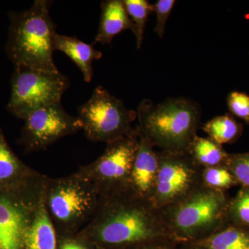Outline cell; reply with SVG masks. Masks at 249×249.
<instances>
[{
	"label": "cell",
	"instance_id": "4fadbf2b",
	"mask_svg": "<svg viewBox=\"0 0 249 249\" xmlns=\"http://www.w3.org/2000/svg\"><path fill=\"white\" fill-rule=\"evenodd\" d=\"M101 17L97 34L93 45H111L113 38L124 30L134 33L131 21L122 0H106L101 3Z\"/></svg>",
	"mask_w": 249,
	"mask_h": 249
},
{
	"label": "cell",
	"instance_id": "d6986e66",
	"mask_svg": "<svg viewBox=\"0 0 249 249\" xmlns=\"http://www.w3.org/2000/svg\"><path fill=\"white\" fill-rule=\"evenodd\" d=\"M124 8L134 26L137 49L142 47L149 16L153 12V4L147 0H123Z\"/></svg>",
	"mask_w": 249,
	"mask_h": 249
},
{
	"label": "cell",
	"instance_id": "2e32d148",
	"mask_svg": "<svg viewBox=\"0 0 249 249\" xmlns=\"http://www.w3.org/2000/svg\"><path fill=\"white\" fill-rule=\"evenodd\" d=\"M36 173L18 160L0 129V188L22 182Z\"/></svg>",
	"mask_w": 249,
	"mask_h": 249
},
{
	"label": "cell",
	"instance_id": "7402d4cb",
	"mask_svg": "<svg viewBox=\"0 0 249 249\" xmlns=\"http://www.w3.org/2000/svg\"><path fill=\"white\" fill-rule=\"evenodd\" d=\"M227 106L232 115L249 124V96L246 93L233 91L227 97Z\"/></svg>",
	"mask_w": 249,
	"mask_h": 249
},
{
	"label": "cell",
	"instance_id": "e0dca14e",
	"mask_svg": "<svg viewBox=\"0 0 249 249\" xmlns=\"http://www.w3.org/2000/svg\"><path fill=\"white\" fill-rule=\"evenodd\" d=\"M192 158L200 166L205 168L219 166L227 159V154L222 145L210 138L196 136L188 151Z\"/></svg>",
	"mask_w": 249,
	"mask_h": 249
},
{
	"label": "cell",
	"instance_id": "ba28073f",
	"mask_svg": "<svg viewBox=\"0 0 249 249\" xmlns=\"http://www.w3.org/2000/svg\"><path fill=\"white\" fill-rule=\"evenodd\" d=\"M223 206L224 199L217 190L199 186L181 200L162 209L160 213L166 229L191 237L216 227Z\"/></svg>",
	"mask_w": 249,
	"mask_h": 249
},
{
	"label": "cell",
	"instance_id": "7a4b0ae2",
	"mask_svg": "<svg viewBox=\"0 0 249 249\" xmlns=\"http://www.w3.org/2000/svg\"><path fill=\"white\" fill-rule=\"evenodd\" d=\"M137 115L139 136L163 152H188L196 137L201 121V109L191 100L170 98L155 104L144 99Z\"/></svg>",
	"mask_w": 249,
	"mask_h": 249
},
{
	"label": "cell",
	"instance_id": "5b68a950",
	"mask_svg": "<svg viewBox=\"0 0 249 249\" xmlns=\"http://www.w3.org/2000/svg\"><path fill=\"white\" fill-rule=\"evenodd\" d=\"M78 119L87 138L108 143L132 133L137 111L125 107L121 99L99 86L88 102L78 109Z\"/></svg>",
	"mask_w": 249,
	"mask_h": 249
},
{
	"label": "cell",
	"instance_id": "484cf974",
	"mask_svg": "<svg viewBox=\"0 0 249 249\" xmlns=\"http://www.w3.org/2000/svg\"><path fill=\"white\" fill-rule=\"evenodd\" d=\"M81 242L74 239H65L60 249H88Z\"/></svg>",
	"mask_w": 249,
	"mask_h": 249
},
{
	"label": "cell",
	"instance_id": "9a60e30c",
	"mask_svg": "<svg viewBox=\"0 0 249 249\" xmlns=\"http://www.w3.org/2000/svg\"><path fill=\"white\" fill-rule=\"evenodd\" d=\"M93 45L71 36L56 34L54 37V50L60 51L68 55L80 69L87 83L91 82L93 78V62L103 56L102 52L96 50Z\"/></svg>",
	"mask_w": 249,
	"mask_h": 249
},
{
	"label": "cell",
	"instance_id": "44dd1931",
	"mask_svg": "<svg viewBox=\"0 0 249 249\" xmlns=\"http://www.w3.org/2000/svg\"><path fill=\"white\" fill-rule=\"evenodd\" d=\"M202 179L207 187L213 189L227 188L233 183L231 174L222 167H209L202 173Z\"/></svg>",
	"mask_w": 249,
	"mask_h": 249
},
{
	"label": "cell",
	"instance_id": "ffe728a7",
	"mask_svg": "<svg viewBox=\"0 0 249 249\" xmlns=\"http://www.w3.org/2000/svg\"><path fill=\"white\" fill-rule=\"evenodd\" d=\"M210 249H249V237L235 229L218 232L209 241Z\"/></svg>",
	"mask_w": 249,
	"mask_h": 249
},
{
	"label": "cell",
	"instance_id": "277c9868",
	"mask_svg": "<svg viewBox=\"0 0 249 249\" xmlns=\"http://www.w3.org/2000/svg\"><path fill=\"white\" fill-rule=\"evenodd\" d=\"M101 194L79 171L66 178H47L46 208L57 235H71L83 229L92 217Z\"/></svg>",
	"mask_w": 249,
	"mask_h": 249
},
{
	"label": "cell",
	"instance_id": "ac0fdd59",
	"mask_svg": "<svg viewBox=\"0 0 249 249\" xmlns=\"http://www.w3.org/2000/svg\"><path fill=\"white\" fill-rule=\"evenodd\" d=\"M203 130L209 138L222 145L235 141L240 134V127L231 115L224 114L208 121L203 126Z\"/></svg>",
	"mask_w": 249,
	"mask_h": 249
},
{
	"label": "cell",
	"instance_id": "cb8c5ba5",
	"mask_svg": "<svg viewBox=\"0 0 249 249\" xmlns=\"http://www.w3.org/2000/svg\"><path fill=\"white\" fill-rule=\"evenodd\" d=\"M232 169L238 181L249 187V154L237 156L232 161Z\"/></svg>",
	"mask_w": 249,
	"mask_h": 249
},
{
	"label": "cell",
	"instance_id": "6da1fadb",
	"mask_svg": "<svg viewBox=\"0 0 249 249\" xmlns=\"http://www.w3.org/2000/svg\"><path fill=\"white\" fill-rule=\"evenodd\" d=\"M166 230L160 212L127 189L101 196L97 208L78 233L109 246L142 243Z\"/></svg>",
	"mask_w": 249,
	"mask_h": 249
},
{
	"label": "cell",
	"instance_id": "d4e9b609",
	"mask_svg": "<svg viewBox=\"0 0 249 249\" xmlns=\"http://www.w3.org/2000/svg\"><path fill=\"white\" fill-rule=\"evenodd\" d=\"M235 211L242 222L249 224V193H242L235 202Z\"/></svg>",
	"mask_w": 249,
	"mask_h": 249
},
{
	"label": "cell",
	"instance_id": "30bf717a",
	"mask_svg": "<svg viewBox=\"0 0 249 249\" xmlns=\"http://www.w3.org/2000/svg\"><path fill=\"white\" fill-rule=\"evenodd\" d=\"M157 155L158 173L149 202L160 211L181 200L199 188L202 173L188 152L162 151Z\"/></svg>",
	"mask_w": 249,
	"mask_h": 249
},
{
	"label": "cell",
	"instance_id": "9c48e42d",
	"mask_svg": "<svg viewBox=\"0 0 249 249\" xmlns=\"http://www.w3.org/2000/svg\"><path fill=\"white\" fill-rule=\"evenodd\" d=\"M137 127L132 133L107 143L97 160L78 171L97 188L101 196L129 189V178L138 147Z\"/></svg>",
	"mask_w": 249,
	"mask_h": 249
},
{
	"label": "cell",
	"instance_id": "5bb4252c",
	"mask_svg": "<svg viewBox=\"0 0 249 249\" xmlns=\"http://www.w3.org/2000/svg\"><path fill=\"white\" fill-rule=\"evenodd\" d=\"M22 247L24 249H57V233L46 208L45 196L26 229Z\"/></svg>",
	"mask_w": 249,
	"mask_h": 249
},
{
	"label": "cell",
	"instance_id": "8fae6325",
	"mask_svg": "<svg viewBox=\"0 0 249 249\" xmlns=\"http://www.w3.org/2000/svg\"><path fill=\"white\" fill-rule=\"evenodd\" d=\"M24 121L21 142L28 151L45 150L59 139L82 129L78 117L69 114L61 103L33 111Z\"/></svg>",
	"mask_w": 249,
	"mask_h": 249
},
{
	"label": "cell",
	"instance_id": "3957f363",
	"mask_svg": "<svg viewBox=\"0 0 249 249\" xmlns=\"http://www.w3.org/2000/svg\"><path fill=\"white\" fill-rule=\"evenodd\" d=\"M49 1L36 0L29 9L10 13L6 52L15 66L58 73L53 61L56 26L49 14Z\"/></svg>",
	"mask_w": 249,
	"mask_h": 249
},
{
	"label": "cell",
	"instance_id": "7c38bea8",
	"mask_svg": "<svg viewBox=\"0 0 249 249\" xmlns=\"http://www.w3.org/2000/svg\"><path fill=\"white\" fill-rule=\"evenodd\" d=\"M153 147L139 136L138 147L129 178V190L147 201H150L153 193L159 169L158 155Z\"/></svg>",
	"mask_w": 249,
	"mask_h": 249
},
{
	"label": "cell",
	"instance_id": "8992f818",
	"mask_svg": "<svg viewBox=\"0 0 249 249\" xmlns=\"http://www.w3.org/2000/svg\"><path fill=\"white\" fill-rule=\"evenodd\" d=\"M70 86L67 76L29 67L15 66L11 78V93L7 109L24 120L31 112L61 103Z\"/></svg>",
	"mask_w": 249,
	"mask_h": 249
},
{
	"label": "cell",
	"instance_id": "52a82bcc",
	"mask_svg": "<svg viewBox=\"0 0 249 249\" xmlns=\"http://www.w3.org/2000/svg\"><path fill=\"white\" fill-rule=\"evenodd\" d=\"M47 177L37 173L26 183L20 194L15 186L0 188V249H22L23 237L31 217L45 196Z\"/></svg>",
	"mask_w": 249,
	"mask_h": 249
},
{
	"label": "cell",
	"instance_id": "603a6c76",
	"mask_svg": "<svg viewBox=\"0 0 249 249\" xmlns=\"http://www.w3.org/2000/svg\"><path fill=\"white\" fill-rule=\"evenodd\" d=\"M176 1L175 0H158L153 4V12L157 14V24L155 32L160 38H163L167 22Z\"/></svg>",
	"mask_w": 249,
	"mask_h": 249
}]
</instances>
